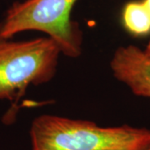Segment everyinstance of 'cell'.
<instances>
[{"mask_svg": "<svg viewBox=\"0 0 150 150\" xmlns=\"http://www.w3.org/2000/svg\"><path fill=\"white\" fill-rule=\"evenodd\" d=\"M32 150H148L150 129L101 127L82 119L43 114L33 120Z\"/></svg>", "mask_w": 150, "mask_h": 150, "instance_id": "obj_1", "label": "cell"}, {"mask_svg": "<svg viewBox=\"0 0 150 150\" xmlns=\"http://www.w3.org/2000/svg\"><path fill=\"white\" fill-rule=\"evenodd\" d=\"M78 0H24L7 11L0 24V39H8L25 31H39L53 39L61 54L79 58L82 54L83 32L71 12Z\"/></svg>", "mask_w": 150, "mask_h": 150, "instance_id": "obj_2", "label": "cell"}, {"mask_svg": "<svg viewBox=\"0 0 150 150\" xmlns=\"http://www.w3.org/2000/svg\"><path fill=\"white\" fill-rule=\"evenodd\" d=\"M60 54L48 37L17 42L0 39V101L18 99L29 86L52 80Z\"/></svg>", "mask_w": 150, "mask_h": 150, "instance_id": "obj_3", "label": "cell"}, {"mask_svg": "<svg viewBox=\"0 0 150 150\" xmlns=\"http://www.w3.org/2000/svg\"><path fill=\"white\" fill-rule=\"evenodd\" d=\"M113 77L139 97L150 98V57L134 45L121 46L112 54Z\"/></svg>", "mask_w": 150, "mask_h": 150, "instance_id": "obj_4", "label": "cell"}, {"mask_svg": "<svg viewBox=\"0 0 150 150\" xmlns=\"http://www.w3.org/2000/svg\"><path fill=\"white\" fill-rule=\"evenodd\" d=\"M123 23L127 31L135 36L150 33V13L143 2L133 1L125 5Z\"/></svg>", "mask_w": 150, "mask_h": 150, "instance_id": "obj_5", "label": "cell"}, {"mask_svg": "<svg viewBox=\"0 0 150 150\" xmlns=\"http://www.w3.org/2000/svg\"><path fill=\"white\" fill-rule=\"evenodd\" d=\"M143 3H144V4L146 7V8L148 9V11L150 13V0H144V1H142Z\"/></svg>", "mask_w": 150, "mask_h": 150, "instance_id": "obj_6", "label": "cell"}, {"mask_svg": "<svg viewBox=\"0 0 150 150\" xmlns=\"http://www.w3.org/2000/svg\"><path fill=\"white\" fill-rule=\"evenodd\" d=\"M145 53L148 54L149 56L150 57V40L149 42V43H148V45H147V47H146V48H145Z\"/></svg>", "mask_w": 150, "mask_h": 150, "instance_id": "obj_7", "label": "cell"}, {"mask_svg": "<svg viewBox=\"0 0 150 150\" xmlns=\"http://www.w3.org/2000/svg\"><path fill=\"white\" fill-rule=\"evenodd\" d=\"M148 150H150V148H149V149H148Z\"/></svg>", "mask_w": 150, "mask_h": 150, "instance_id": "obj_8", "label": "cell"}]
</instances>
